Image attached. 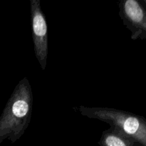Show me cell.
I'll list each match as a JSON object with an SVG mask.
<instances>
[{
    "mask_svg": "<svg viewBox=\"0 0 146 146\" xmlns=\"http://www.w3.org/2000/svg\"><path fill=\"white\" fill-rule=\"evenodd\" d=\"M33 93L27 77L19 81L0 116V145L7 139L14 143L23 135L31 121Z\"/></svg>",
    "mask_w": 146,
    "mask_h": 146,
    "instance_id": "6da1fadb",
    "label": "cell"
},
{
    "mask_svg": "<svg viewBox=\"0 0 146 146\" xmlns=\"http://www.w3.org/2000/svg\"><path fill=\"white\" fill-rule=\"evenodd\" d=\"M77 111L83 116L109 124L123 133L146 146V119L132 113L107 107H86L80 106Z\"/></svg>",
    "mask_w": 146,
    "mask_h": 146,
    "instance_id": "7a4b0ae2",
    "label": "cell"
},
{
    "mask_svg": "<svg viewBox=\"0 0 146 146\" xmlns=\"http://www.w3.org/2000/svg\"><path fill=\"white\" fill-rule=\"evenodd\" d=\"M30 14L34 54L40 67L44 71L48 52V27L40 0L30 1Z\"/></svg>",
    "mask_w": 146,
    "mask_h": 146,
    "instance_id": "3957f363",
    "label": "cell"
},
{
    "mask_svg": "<svg viewBox=\"0 0 146 146\" xmlns=\"http://www.w3.org/2000/svg\"><path fill=\"white\" fill-rule=\"evenodd\" d=\"M118 15L133 40H146V8L137 0H121Z\"/></svg>",
    "mask_w": 146,
    "mask_h": 146,
    "instance_id": "277c9868",
    "label": "cell"
},
{
    "mask_svg": "<svg viewBox=\"0 0 146 146\" xmlns=\"http://www.w3.org/2000/svg\"><path fill=\"white\" fill-rule=\"evenodd\" d=\"M98 143L100 146H142L132 138L113 127L102 133Z\"/></svg>",
    "mask_w": 146,
    "mask_h": 146,
    "instance_id": "5b68a950",
    "label": "cell"
},
{
    "mask_svg": "<svg viewBox=\"0 0 146 146\" xmlns=\"http://www.w3.org/2000/svg\"><path fill=\"white\" fill-rule=\"evenodd\" d=\"M140 2H141L143 5H145L144 7L146 8V0H142V1H140Z\"/></svg>",
    "mask_w": 146,
    "mask_h": 146,
    "instance_id": "8992f818",
    "label": "cell"
}]
</instances>
